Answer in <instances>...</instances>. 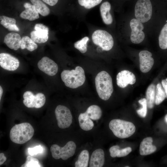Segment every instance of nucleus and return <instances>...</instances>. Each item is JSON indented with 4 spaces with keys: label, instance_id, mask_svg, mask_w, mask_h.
Returning a JSON list of instances; mask_svg holds the SVG:
<instances>
[{
    "label": "nucleus",
    "instance_id": "2f4dec72",
    "mask_svg": "<svg viewBox=\"0 0 167 167\" xmlns=\"http://www.w3.org/2000/svg\"><path fill=\"white\" fill-rule=\"evenodd\" d=\"M139 103L142 105L140 109L137 110L138 114L142 118H145L147 112V104L146 98H143L138 101Z\"/></svg>",
    "mask_w": 167,
    "mask_h": 167
},
{
    "label": "nucleus",
    "instance_id": "7ed1b4c3",
    "mask_svg": "<svg viewBox=\"0 0 167 167\" xmlns=\"http://www.w3.org/2000/svg\"><path fill=\"white\" fill-rule=\"evenodd\" d=\"M61 77L66 86L71 88H77L82 86L86 79L83 69L79 66H77L75 70L63 71Z\"/></svg>",
    "mask_w": 167,
    "mask_h": 167
},
{
    "label": "nucleus",
    "instance_id": "9d476101",
    "mask_svg": "<svg viewBox=\"0 0 167 167\" xmlns=\"http://www.w3.org/2000/svg\"><path fill=\"white\" fill-rule=\"evenodd\" d=\"M130 25L131 30V41L134 44L140 43L145 38V34L142 31L144 28L143 24L136 19H133L131 20Z\"/></svg>",
    "mask_w": 167,
    "mask_h": 167
},
{
    "label": "nucleus",
    "instance_id": "a211bd4d",
    "mask_svg": "<svg viewBox=\"0 0 167 167\" xmlns=\"http://www.w3.org/2000/svg\"><path fill=\"white\" fill-rule=\"evenodd\" d=\"M105 153L104 151L99 148L95 150L92 153L89 162L90 167H101L105 162Z\"/></svg>",
    "mask_w": 167,
    "mask_h": 167
},
{
    "label": "nucleus",
    "instance_id": "393cba45",
    "mask_svg": "<svg viewBox=\"0 0 167 167\" xmlns=\"http://www.w3.org/2000/svg\"><path fill=\"white\" fill-rule=\"evenodd\" d=\"M85 112L91 119L94 120L99 119L102 114L101 108L96 105H92L89 107Z\"/></svg>",
    "mask_w": 167,
    "mask_h": 167
},
{
    "label": "nucleus",
    "instance_id": "9b49d317",
    "mask_svg": "<svg viewBox=\"0 0 167 167\" xmlns=\"http://www.w3.org/2000/svg\"><path fill=\"white\" fill-rule=\"evenodd\" d=\"M30 36L36 43L46 42L49 38V28L43 24H36L34 27V30L30 33Z\"/></svg>",
    "mask_w": 167,
    "mask_h": 167
},
{
    "label": "nucleus",
    "instance_id": "f3484780",
    "mask_svg": "<svg viewBox=\"0 0 167 167\" xmlns=\"http://www.w3.org/2000/svg\"><path fill=\"white\" fill-rule=\"evenodd\" d=\"M24 6L25 10L19 15L21 18L33 21L39 18V13L33 5L28 2H25L24 4Z\"/></svg>",
    "mask_w": 167,
    "mask_h": 167
},
{
    "label": "nucleus",
    "instance_id": "a878e982",
    "mask_svg": "<svg viewBox=\"0 0 167 167\" xmlns=\"http://www.w3.org/2000/svg\"><path fill=\"white\" fill-rule=\"evenodd\" d=\"M37 47L38 45L36 43L29 37L25 36L22 37L20 47L21 49H26L30 51H32Z\"/></svg>",
    "mask_w": 167,
    "mask_h": 167
},
{
    "label": "nucleus",
    "instance_id": "473e14b6",
    "mask_svg": "<svg viewBox=\"0 0 167 167\" xmlns=\"http://www.w3.org/2000/svg\"><path fill=\"white\" fill-rule=\"evenodd\" d=\"M21 167H41L39 161L36 158L28 156L25 162L21 166Z\"/></svg>",
    "mask_w": 167,
    "mask_h": 167
},
{
    "label": "nucleus",
    "instance_id": "20e7f679",
    "mask_svg": "<svg viewBox=\"0 0 167 167\" xmlns=\"http://www.w3.org/2000/svg\"><path fill=\"white\" fill-rule=\"evenodd\" d=\"M110 129L117 137L124 139L132 135L135 131V127L132 122L119 119H114L109 124Z\"/></svg>",
    "mask_w": 167,
    "mask_h": 167
},
{
    "label": "nucleus",
    "instance_id": "aec40b11",
    "mask_svg": "<svg viewBox=\"0 0 167 167\" xmlns=\"http://www.w3.org/2000/svg\"><path fill=\"white\" fill-rule=\"evenodd\" d=\"M111 8L110 3L107 1L103 2L100 6L101 17L103 23L106 25H110L113 21L112 16L110 12Z\"/></svg>",
    "mask_w": 167,
    "mask_h": 167
},
{
    "label": "nucleus",
    "instance_id": "79ce46f5",
    "mask_svg": "<svg viewBox=\"0 0 167 167\" xmlns=\"http://www.w3.org/2000/svg\"><path fill=\"white\" fill-rule=\"evenodd\" d=\"M166 22L167 23V20L166 21Z\"/></svg>",
    "mask_w": 167,
    "mask_h": 167
},
{
    "label": "nucleus",
    "instance_id": "4be33fe9",
    "mask_svg": "<svg viewBox=\"0 0 167 167\" xmlns=\"http://www.w3.org/2000/svg\"><path fill=\"white\" fill-rule=\"evenodd\" d=\"M78 120L80 127L84 131H89L94 126L93 122L85 112L80 113Z\"/></svg>",
    "mask_w": 167,
    "mask_h": 167
},
{
    "label": "nucleus",
    "instance_id": "72a5a7b5",
    "mask_svg": "<svg viewBox=\"0 0 167 167\" xmlns=\"http://www.w3.org/2000/svg\"><path fill=\"white\" fill-rule=\"evenodd\" d=\"M43 148L41 145L36 146L33 148H29L28 149V153L31 155H36L41 153L43 151Z\"/></svg>",
    "mask_w": 167,
    "mask_h": 167
},
{
    "label": "nucleus",
    "instance_id": "5701e85b",
    "mask_svg": "<svg viewBox=\"0 0 167 167\" xmlns=\"http://www.w3.org/2000/svg\"><path fill=\"white\" fill-rule=\"evenodd\" d=\"M156 93L155 85L151 84L148 88L146 92V99L147 106L149 109L152 108L155 103Z\"/></svg>",
    "mask_w": 167,
    "mask_h": 167
},
{
    "label": "nucleus",
    "instance_id": "ddd939ff",
    "mask_svg": "<svg viewBox=\"0 0 167 167\" xmlns=\"http://www.w3.org/2000/svg\"><path fill=\"white\" fill-rule=\"evenodd\" d=\"M19 62L15 57L6 53L0 54V66L4 69L14 71L19 67Z\"/></svg>",
    "mask_w": 167,
    "mask_h": 167
},
{
    "label": "nucleus",
    "instance_id": "1a4fd4ad",
    "mask_svg": "<svg viewBox=\"0 0 167 167\" xmlns=\"http://www.w3.org/2000/svg\"><path fill=\"white\" fill-rule=\"evenodd\" d=\"M23 103L27 107L37 109L42 107L44 105L46 98L42 93H38L34 95L31 92L27 91L23 94Z\"/></svg>",
    "mask_w": 167,
    "mask_h": 167
},
{
    "label": "nucleus",
    "instance_id": "39448f33",
    "mask_svg": "<svg viewBox=\"0 0 167 167\" xmlns=\"http://www.w3.org/2000/svg\"><path fill=\"white\" fill-rule=\"evenodd\" d=\"M92 42L103 50L109 51L113 47L114 41L112 35L107 31L101 29L94 31L92 35Z\"/></svg>",
    "mask_w": 167,
    "mask_h": 167
},
{
    "label": "nucleus",
    "instance_id": "c9c22d12",
    "mask_svg": "<svg viewBox=\"0 0 167 167\" xmlns=\"http://www.w3.org/2000/svg\"><path fill=\"white\" fill-rule=\"evenodd\" d=\"M119 148V147L118 145L113 146L111 147L109 150L111 156L113 158L117 157Z\"/></svg>",
    "mask_w": 167,
    "mask_h": 167
},
{
    "label": "nucleus",
    "instance_id": "412c9836",
    "mask_svg": "<svg viewBox=\"0 0 167 167\" xmlns=\"http://www.w3.org/2000/svg\"><path fill=\"white\" fill-rule=\"evenodd\" d=\"M0 24L10 31L18 32L19 29L16 25V20L13 18L4 15L0 17Z\"/></svg>",
    "mask_w": 167,
    "mask_h": 167
},
{
    "label": "nucleus",
    "instance_id": "4c0bfd02",
    "mask_svg": "<svg viewBox=\"0 0 167 167\" xmlns=\"http://www.w3.org/2000/svg\"><path fill=\"white\" fill-rule=\"evenodd\" d=\"M161 84L165 92L166 97L167 98V78L162 80Z\"/></svg>",
    "mask_w": 167,
    "mask_h": 167
},
{
    "label": "nucleus",
    "instance_id": "f8f14e48",
    "mask_svg": "<svg viewBox=\"0 0 167 167\" xmlns=\"http://www.w3.org/2000/svg\"><path fill=\"white\" fill-rule=\"evenodd\" d=\"M37 66L41 71L50 76L55 75L58 70L57 64L54 61L46 56L43 57L38 61Z\"/></svg>",
    "mask_w": 167,
    "mask_h": 167
},
{
    "label": "nucleus",
    "instance_id": "2eb2a0df",
    "mask_svg": "<svg viewBox=\"0 0 167 167\" xmlns=\"http://www.w3.org/2000/svg\"><path fill=\"white\" fill-rule=\"evenodd\" d=\"M136 81L134 74L128 70L121 71L118 73L116 77L117 85L122 88L126 87L129 84H134Z\"/></svg>",
    "mask_w": 167,
    "mask_h": 167
},
{
    "label": "nucleus",
    "instance_id": "ea45409f",
    "mask_svg": "<svg viewBox=\"0 0 167 167\" xmlns=\"http://www.w3.org/2000/svg\"><path fill=\"white\" fill-rule=\"evenodd\" d=\"M3 90L1 86H0V100H1V98L3 94Z\"/></svg>",
    "mask_w": 167,
    "mask_h": 167
},
{
    "label": "nucleus",
    "instance_id": "e433bc0d",
    "mask_svg": "<svg viewBox=\"0 0 167 167\" xmlns=\"http://www.w3.org/2000/svg\"><path fill=\"white\" fill-rule=\"evenodd\" d=\"M50 6L55 5L58 2V0H42Z\"/></svg>",
    "mask_w": 167,
    "mask_h": 167
},
{
    "label": "nucleus",
    "instance_id": "c756f323",
    "mask_svg": "<svg viewBox=\"0 0 167 167\" xmlns=\"http://www.w3.org/2000/svg\"><path fill=\"white\" fill-rule=\"evenodd\" d=\"M89 40V38L88 36H85L75 42L74 44V47L81 53H84L87 50V42Z\"/></svg>",
    "mask_w": 167,
    "mask_h": 167
},
{
    "label": "nucleus",
    "instance_id": "f03ea898",
    "mask_svg": "<svg viewBox=\"0 0 167 167\" xmlns=\"http://www.w3.org/2000/svg\"><path fill=\"white\" fill-rule=\"evenodd\" d=\"M34 132L33 127L29 123L24 122L16 124L10 130V139L15 143L24 144L32 138Z\"/></svg>",
    "mask_w": 167,
    "mask_h": 167
},
{
    "label": "nucleus",
    "instance_id": "f257e3e1",
    "mask_svg": "<svg viewBox=\"0 0 167 167\" xmlns=\"http://www.w3.org/2000/svg\"><path fill=\"white\" fill-rule=\"evenodd\" d=\"M96 89L99 97L104 101L108 100L113 92L112 80L109 74L105 71L99 72L95 78Z\"/></svg>",
    "mask_w": 167,
    "mask_h": 167
},
{
    "label": "nucleus",
    "instance_id": "c85d7f7f",
    "mask_svg": "<svg viewBox=\"0 0 167 167\" xmlns=\"http://www.w3.org/2000/svg\"><path fill=\"white\" fill-rule=\"evenodd\" d=\"M166 97L165 92L161 84H157L156 86L155 104L157 105H159L164 100Z\"/></svg>",
    "mask_w": 167,
    "mask_h": 167
},
{
    "label": "nucleus",
    "instance_id": "a19ab883",
    "mask_svg": "<svg viewBox=\"0 0 167 167\" xmlns=\"http://www.w3.org/2000/svg\"><path fill=\"white\" fill-rule=\"evenodd\" d=\"M165 122L167 123V114L165 115Z\"/></svg>",
    "mask_w": 167,
    "mask_h": 167
},
{
    "label": "nucleus",
    "instance_id": "f704fd0d",
    "mask_svg": "<svg viewBox=\"0 0 167 167\" xmlns=\"http://www.w3.org/2000/svg\"><path fill=\"white\" fill-rule=\"evenodd\" d=\"M131 148L130 147H127L121 149H119L117 157H120L126 156L131 152Z\"/></svg>",
    "mask_w": 167,
    "mask_h": 167
},
{
    "label": "nucleus",
    "instance_id": "7c9ffc66",
    "mask_svg": "<svg viewBox=\"0 0 167 167\" xmlns=\"http://www.w3.org/2000/svg\"><path fill=\"white\" fill-rule=\"evenodd\" d=\"M102 0H78L79 4L87 9L92 8L99 4Z\"/></svg>",
    "mask_w": 167,
    "mask_h": 167
},
{
    "label": "nucleus",
    "instance_id": "58836bf2",
    "mask_svg": "<svg viewBox=\"0 0 167 167\" xmlns=\"http://www.w3.org/2000/svg\"><path fill=\"white\" fill-rule=\"evenodd\" d=\"M6 158L5 156L3 153H1L0 154V165L3 164L6 160Z\"/></svg>",
    "mask_w": 167,
    "mask_h": 167
},
{
    "label": "nucleus",
    "instance_id": "6ab92c4d",
    "mask_svg": "<svg viewBox=\"0 0 167 167\" xmlns=\"http://www.w3.org/2000/svg\"><path fill=\"white\" fill-rule=\"evenodd\" d=\"M152 142L153 139L151 137H148L143 139L139 147V152L141 155H148L156 151V148L152 144Z\"/></svg>",
    "mask_w": 167,
    "mask_h": 167
},
{
    "label": "nucleus",
    "instance_id": "4468645a",
    "mask_svg": "<svg viewBox=\"0 0 167 167\" xmlns=\"http://www.w3.org/2000/svg\"><path fill=\"white\" fill-rule=\"evenodd\" d=\"M139 55L140 71L143 73L149 72L154 63L152 54L147 50H142L140 52Z\"/></svg>",
    "mask_w": 167,
    "mask_h": 167
},
{
    "label": "nucleus",
    "instance_id": "dca6fc26",
    "mask_svg": "<svg viewBox=\"0 0 167 167\" xmlns=\"http://www.w3.org/2000/svg\"><path fill=\"white\" fill-rule=\"evenodd\" d=\"M22 38L18 33L11 32L5 36L4 42L8 47L15 50L20 48Z\"/></svg>",
    "mask_w": 167,
    "mask_h": 167
},
{
    "label": "nucleus",
    "instance_id": "b1692460",
    "mask_svg": "<svg viewBox=\"0 0 167 167\" xmlns=\"http://www.w3.org/2000/svg\"><path fill=\"white\" fill-rule=\"evenodd\" d=\"M37 12L41 15L45 16L50 13V10L47 6L41 0H30Z\"/></svg>",
    "mask_w": 167,
    "mask_h": 167
},
{
    "label": "nucleus",
    "instance_id": "423d86ee",
    "mask_svg": "<svg viewBox=\"0 0 167 167\" xmlns=\"http://www.w3.org/2000/svg\"><path fill=\"white\" fill-rule=\"evenodd\" d=\"M76 145L73 141H69L63 147L54 144L50 148V151L53 157L56 159L62 158L66 160L74 154Z\"/></svg>",
    "mask_w": 167,
    "mask_h": 167
},
{
    "label": "nucleus",
    "instance_id": "bb28decb",
    "mask_svg": "<svg viewBox=\"0 0 167 167\" xmlns=\"http://www.w3.org/2000/svg\"><path fill=\"white\" fill-rule=\"evenodd\" d=\"M89 154L88 150L82 151L79 154L78 160L75 162V167H87L88 166Z\"/></svg>",
    "mask_w": 167,
    "mask_h": 167
},
{
    "label": "nucleus",
    "instance_id": "cd10ccee",
    "mask_svg": "<svg viewBox=\"0 0 167 167\" xmlns=\"http://www.w3.org/2000/svg\"><path fill=\"white\" fill-rule=\"evenodd\" d=\"M159 43L162 49H167V23L162 28L159 36Z\"/></svg>",
    "mask_w": 167,
    "mask_h": 167
},
{
    "label": "nucleus",
    "instance_id": "0eeeda50",
    "mask_svg": "<svg viewBox=\"0 0 167 167\" xmlns=\"http://www.w3.org/2000/svg\"><path fill=\"white\" fill-rule=\"evenodd\" d=\"M152 14V6L150 0H138L135 8L136 18L142 23L148 21Z\"/></svg>",
    "mask_w": 167,
    "mask_h": 167
},
{
    "label": "nucleus",
    "instance_id": "6e6552de",
    "mask_svg": "<svg viewBox=\"0 0 167 167\" xmlns=\"http://www.w3.org/2000/svg\"><path fill=\"white\" fill-rule=\"evenodd\" d=\"M55 113L58 126L60 128L69 127L72 121V116L70 109L66 107L61 105L56 107Z\"/></svg>",
    "mask_w": 167,
    "mask_h": 167
}]
</instances>
